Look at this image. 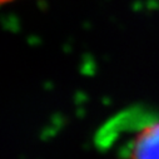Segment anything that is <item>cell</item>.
Instances as JSON below:
<instances>
[{"mask_svg":"<svg viewBox=\"0 0 159 159\" xmlns=\"http://www.w3.org/2000/svg\"><path fill=\"white\" fill-rule=\"evenodd\" d=\"M7 2H9V0H0V3H7Z\"/></svg>","mask_w":159,"mask_h":159,"instance_id":"cell-2","label":"cell"},{"mask_svg":"<svg viewBox=\"0 0 159 159\" xmlns=\"http://www.w3.org/2000/svg\"><path fill=\"white\" fill-rule=\"evenodd\" d=\"M133 159H159V123L143 129L134 140Z\"/></svg>","mask_w":159,"mask_h":159,"instance_id":"cell-1","label":"cell"}]
</instances>
